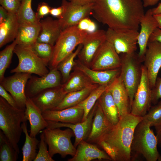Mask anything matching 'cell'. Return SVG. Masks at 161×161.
<instances>
[{
    "label": "cell",
    "mask_w": 161,
    "mask_h": 161,
    "mask_svg": "<svg viewBox=\"0 0 161 161\" xmlns=\"http://www.w3.org/2000/svg\"><path fill=\"white\" fill-rule=\"evenodd\" d=\"M144 7L141 0H94L92 14L108 28L138 31Z\"/></svg>",
    "instance_id": "obj_1"
},
{
    "label": "cell",
    "mask_w": 161,
    "mask_h": 161,
    "mask_svg": "<svg viewBox=\"0 0 161 161\" xmlns=\"http://www.w3.org/2000/svg\"><path fill=\"white\" fill-rule=\"evenodd\" d=\"M143 120V117L135 116L130 113L123 115L120 117L117 123L100 139L114 149L118 161L131 160V147L134 130Z\"/></svg>",
    "instance_id": "obj_2"
},
{
    "label": "cell",
    "mask_w": 161,
    "mask_h": 161,
    "mask_svg": "<svg viewBox=\"0 0 161 161\" xmlns=\"http://www.w3.org/2000/svg\"><path fill=\"white\" fill-rule=\"evenodd\" d=\"M24 121H27L25 110L12 106L0 96V129L18 154V143L23 132L21 124Z\"/></svg>",
    "instance_id": "obj_3"
},
{
    "label": "cell",
    "mask_w": 161,
    "mask_h": 161,
    "mask_svg": "<svg viewBox=\"0 0 161 161\" xmlns=\"http://www.w3.org/2000/svg\"><path fill=\"white\" fill-rule=\"evenodd\" d=\"M88 33L80 29L77 25L62 30L54 45L53 56L48 65L49 69L56 68L77 46L82 44Z\"/></svg>",
    "instance_id": "obj_4"
},
{
    "label": "cell",
    "mask_w": 161,
    "mask_h": 161,
    "mask_svg": "<svg viewBox=\"0 0 161 161\" xmlns=\"http://www.w3.org/2000/svg\"><path fill=\"white\" fill-rule=\"evenodd\" d=\"M151 124L143 120L136 127L131 145V152L142 155L147 161H156L158 152L156 135L150 128Z\"/></svg>",
    "instance_id": "obj_5"
},
{
    "label": "cell",
    "mask_w": 161,
    "mask_h": 161,
    "mask_svg": "<svg viewBox=\"0 0 161 161\" xmlns=\"http://www.w3.org/2000/svg\"><path fill=\"white\" fill-rule=\"evenodd\" d=\"M120 76L129 95L131 107L142 76V62L135 52L122 53Z\"/></svg>",
    "instance_id": "obj_6"
},
{
    "label": "cell",
    "mask_w": 161,
    "mask_h": 161,
    "mask_svg": "<svg viewBox=\"0 0 161 161\" xmlns=\"http://www.w3.org/2000/svg\"><path fill=\"white\" fill-rule=\"evenodd\" d=\"M42 132L51 157H52L56 154H59L62 158L68 155L73 157L75 155L76 148L71 140L75 134L71 129L67 128L62 130L60 128H46Z\"/></svg>",
    "instance_id": "obj_7"
},
{
    "label": "cell",
    "mask_w": 161,
    "mask_h": 161,
    "mask_svg": "<svg viewBox=\"0 0 161 161\" xmlns=\"http://www.w3.org/2000/svg\"><path fill=\"white\" fill-rule=\"evenodd\" d=\"M14 52L18 58V63L16 67L10 71L11 73L34 74L43 76L49 72V71L47 68L48 64L39 58L30 46L17 44Z\"/></svg>",
    "instance_id": "obj_8"
},
{
    "label": "cell",
    "mask_w": 161,
    "mask_h": 161,
    "mask_svg": "<svg viewBox=\"0 0 161 161\" xmlns=\"http://www.w3.org/2000/svg\"><path fill=\"white\" fill-rule=\"evenodd\" d=\"M139 33L137 30L108 28L106 31V40L112 45L119 55L132 53L137 50Z\"/></svg>",
    "instance_id": "obj_9"
},
{
    "label": "cell",
    "mask_w": 161,
    "mask_h": 161,
    "mask_svg": "<svg viewBox=\"0 0 161 161\" xmlns=\"http://www.w3.org/2000/svg\"><path fill=\"white\" fill-rule=\"evenodd\" d=\"M151 89L146 68L142 65L141 79L134 95L130 113L135 116L143 117L151 107Z\"/></svg>",
    "instance_id": "obj_10"
},
{
    "label": "cell",
    "mask_w": 161,
    "mask_h": 161,
    "mask_svg": "<svg viewBox=\"0 0 161 161\" xmlns=\"http://www.w3.org/2000/svg\"><path fill=\"white\" fill-rule=\"evenodd\" d=\"M120 57L112 45L106 40L97 50L89 67L103 71L120 68Z\"/></svg>",
    "instance_id": "obj_11"
},
{
    "label": "cell",
    "mask_w": 161,
    "mask_h": 161,
    "mask_svg": "<svg viewBox=\"0 0 161 161\" xmlns=\"http://www.w3.org/2000/svg\"><path fill=\"white\" fill-rule=\"evenodd\" d=\"M15 73L12 76L4 77L0 82V85L13 96L19 108L25 110L27 98L25 94V88L32 74Z\"/></svg>",
    "instance_id": "obj_12"
},
{
    "label": "cell",
    "mask_w": 161,
    "mask_h": 161,
    "mask_svg": "<svg viewBox=\"0 0 161 161\" xmlns=\"http://www.w3.org/2000/svg\"><path fill=\"white\" fill-rule=\"evenodd\" d=\"M61 73L56 68L50 69L45 76H32L26 86V96L31 98L45 89L61 85Z\"/></svg>",
    "instance_id": "obj_13"
},
{
    "label": "cell",
    "mask_w": 161,
    "mask_h": 161,
    "mask_svg": "<svg viewBox=\"0 0 161 161\" xmlns=\"http://www.w3.org/2000/svg\"><path fill=\"white\" fill-rule=\"evenodd\" d=\"M93 3L84 5L73 4L66 0H62L64 12L61 17L58 19L63 30L77 25L83 19L92 14Z\"/></svg>",
    "instance_id": "obj_14"
},
{
    "label": "cell",
    "mask_w": 161,
    "mask_h": 161,
    "mask_svg": "<svg viewBox=\"0 0 161 161\" xmlns=\"http://www.w3.org/2000/svg\"><path fill=\"white\" fill-rule=\"evenodd\" d=\"M151 89L154 86L161 68V43L148 41L143 61Z\"/></svg>",
    "instance_id": "obj_15"
},
{
    "label": "cell",
    "mask_w": 161,
    "mask_h": 161,
    "mask_svg": "<svg viewBox=\"0 0 161 161\" xmlns=\"http://www.w3.org/2000/svg\"><path fill=\"white\" fill-rule=\"evenodd\" d=\"M106 41V31L97 30L88 33L82 44V47L78 55L80 60L89 67L97 50L101 44Z\"/></svg>",
    "instance_id": "obj_16"
},
{
    "label": "cell",
    "mask_w": 161,
    "mask_h": 161,
    "mask_svg": "<svg viewBox=\"0 0 161 161\" xmlns=\"http://www.w3.org/2000/svg\"><path fill=\"white\" fill-rule=\"evenodd\" d=\"M62 85L45 89L31 98L42 113L54 109L61 102L66 94L63 90Z\"/></svg>",
    "instance_id": "obj_17"
},
{
    "label": "cell",
    "mask_w": 161,
    "mask_h": 161,
    "mask_svg": "<svg viewBox=\"0 0 161 161\" xmlns=\"http://www.w3.org/2000/svg\"><path fill=\"white\" fill-rule=\"evenodd\" d=\"M96 104L90 112L86 119L80 123L74 124L47 120L48 125L47 128H56L66 127L71 129L74 133L75 140L74 145L76 148L82 140L87 138L90 132L93 118L96 109Z\"/></svg>",
    "instance_id": "obj_18"
},
{
    "label": "cell",
    "mask_w": 161,
    "mask_h": 161,
    "mask_svg": "<svg viewBox=\"0 0 161 161\" xmlns=\"http://www.w3.org/2000/svg\"><path fill=\"white\" fill-rule=\"evenodd\" d=\"M140 24L141 29L137 39V44L139 48L138 55L139 59L142 62L150 37L158 27L157 22L154 16L151 9L147 10L141 18Z\"/></svg>",
    "instance_id": "obj_19"
},
{
    "label": "cell",
    "mask_w": 161,
    "mask_h": 161,
    "mask_svg": "<svg viewBox=\"0 0 161 161\" xmlns=\"http://www.w3.org/2000/svg\"><path fill=\"white\" fill-rule=\"evenodd\" d=\"M75 62L74 69L83 72L94 83L108 86L120 75V68L106 70H96L92 69L79 60Z\"/></svg>",
    "instance_id": "obj_20"
},
{
    "label": "cell",
    "mask_w": 161,
    "mask_h": 161,
    "mask_svg": "<svg viewBox=\"0 0 161 161\" xmlns=\"http://www.w3.org/2000/svg\"><path fill=\"white\" fill-rule=\"evenodd\" d=\"M42 114L47 120L76 124L82 122L84 111L77 105L61 110H47Z\"/></svg>",
    "instance_id": "obj_21"
},
{
    "label": "cell",
    "mask_w": 161,
    "mask_h": 161,
    "mask_svg": "<svg viewBox=\"0 0 161 161\" xmlns=\"http://www.w3.org/2000/svg\"><path fill=\"white\" fill-rule=\"evenodd\" d=\"M107 89L111 93L117 107L120 117L130 113L131 107L128 92L120 76L108 86Z\"/></svg>",
    "instance_id": "obj_22"
},
{
    "label": "cell",
    "mask_w": 161,
    "mask_h": 161,
    "mask_svg": "<svg viewBox=\"0 0 161 161\" xmlns=\"http://www.w3.org/2000/svg\"><path fill=\"white\" fill-rule=\"evenodd\" d=\"M96 109L92 128L86 141L89 143H97L101 137L110 130L113 126L106 117L98 100L96 103Z\"/></svg>",
    "instance_id": "obj_23"
},
{
    "label": "cell",
    "mask_w": 161,
    "mask_h": 161,
    "mask_svg": "<svg viewBox=\"0 0 161 161\" xmlns=\"http://www.w3.org/2000/svg\"><path fill=\"white\" fill-rule=\"evenodd\" d=\"M25 117L30 123L31 137H36L40 131L48 126L47 121L43 117L42 112L29 97L27 98Z\"/></svg>",
    "instance_id": "obj_24"
},
{
    "label": "cell",
    "mask_w": 161,
    "mask_h": 161,
    "mask_svg": "<svg viewBox=\"0 0 161 161\" xmlns=\"http://www.w3.org/2000/svg\"><path fill=\"white\" fill-rule=\"evenodd\" d=\"M95 159L112 160L105 151L83 140L78 145L75 155L68 161H90Z\"/></svg>",
    "instance_id": "obj_25"
},
{
    "label": "cell",
    "mask_w": 161,
    "mask_h": 161,
    "mask_svg": "<svg viewBox=\"0 0 161 161\" xmlns=\"http://www.w3.org/2000/svg\"><path fill=\"white\" fill-rule=\"evenodd\" d=\"M40 22L41 29L37 41L54 46L62 30L58 19L48 17Z\"/></svg>",
    "instance_id": "obj_26"
},
{
    "label": "cell",
    "mask_w": 161,
    "mask_h": 161,
    "mask_svg": "<svg viewBox=\"0 0 161 161\" xmlns=\"http://www.w3.org/2000/svg\"><path fill=\"white\" fill-rule=\"evenodd\" d=\"M19 26L17 13L8 12L7 19L0 24V48L15 40Z\"/></svg>",
    "instance_id": "obj_27"
},
{
    "label": "cell",
    "mask_w": 161,
    "mask_h": 161,
    "mask_svg": "<svg viewBox=\"0 0 161 161\" xmlns=\"http://www.w3.org/2000/svg\"><path fill=\"white\" fill-rule=\"evenodd\" d=\"M41 29L38 24H19L15 40L17 44L31 46L37 41Z\"/></svg>",
    "instance_id": "obj_28"
},
{
    "label": "cell",
    "mask_w": 161,
    "mask_h": 161,
    "mask_svg": "<svg viewBox=\"0 0 161 161\" xmlns=\"http://www.w3.org/2000/svg\"><path fill=\"white\" fill-rule=\"evenodd\" d=\"M97 100L106 118L112 125H116L120 119L119 114L112 96L107 89Z\"/></svg>",
    "instance_id": "obj_29"
},
{
    "label": "cell",
    "mask_w": 161,
    "mask_h": 161,
    "mask_svg": "<svg viewBox=\"0 0 161 161\" xmlns=\"http://www.w3.org/2000/svg\"><path fill=\"white\" fill-rule=\"evenodd\" d=\"M93 83L83 72L77 70L70 74L67 81L62 85L63 89L66 94L82 90L93 84Z\"/></svg>",
    "instance_id": "obj_30"
},
{
    "label": "cell",
    "mask_w": 161,
    "mask_h": 161,
    "mask_svg": "<svg viewBox=\"0 0 161 161\" xmlns=\"http://www.w3.org/2000/svg\"><path fill=\"white\" fill-rule=\"evenodd\" d=\"M99 85L95 83L82 90L66 94L59 105L53 110H61L78 104L84 100Z\"/></svg>",
    "instance_id": "obj_31"
},
{
    "label": "cell",
    "mask_w": 161,
    "mask_h": 161,
    "mask_svg": "<svg viewBox=\"0 0 161 161\" xmlns=\"http://www.w3.org/2000/svg\"><path fill=\"white\" fill-rule=\"evenodd\" d=\"M27 121H24L21 124L23 132L25 136V141L22 148V161H32L34 160L37 155L36 150L40 141L36 137H32L29 134Z\"/></svg>",
    "instance_id": "obj_32"
},
{
    "label": "cell",
    "mask_w": 161,
    "mask_h": 161,
    "mask_svg": "<svg viewBox=\"0 0 161 161\" xmlns=\"http://www.w3.org/2000/svg\"><path fill=\"white\" fill-rule=\"evenodd\" d=\"M32 0H21L17 14L19 24H38L40 21L36 17L32 7Z\"/></svg>",
    "instance_id": "obj_33"
},
{
    "label": "cell",
    "mask_w": 161,
    "mask_h": 161,
    "mask_svg": "<svg viewBox=\"0 0 161 161\" xmlns=\"http://www.w3.org/2000/svg\"><path fill=\"white\" fill-rule=\"evenodd\" d=\"M82 46V44L78 46L75 52H73L64 59L57 65L56 68L61 73L63 83H65L69 78L70 72L76 64L74 59L80 52Z\"/></svg>",
    "instance_id": "obj_34"
},
{
    "label": "cell",
    "mask_w": 161,
    "mask_h": 161,
    "mask_svg": "<svg viewBox=\"0 0 161 161\" xmlns=\"http://www.w3.org/2000/svg\"><path fill=\"white\" fill-rule=\"evenodd\" d=\"M108 86L99 85L83 101L77 105L83 110L84 115L82 122L87 118L89 114L103 92L107 89Z\"/></svg>",
    "instance_id": "obj_35"
},
{
    "label": "cell",
    "mask_w": 161,
    "mask_h": 161,
    "mask_svg": "<svg viewBox=\"0 0 161 161\" xmlns=\"http://www.w3.org/2000/svg\"><path fill=\"white\" fill-rule=\"evenodd\" d=\"M18 154L7 137L0 131V161H16Z\"/></svg>",
    "instance_id": "obj_36"
},
{
    "label": "cell",
    "mask_w": 161,
    "mask_h": 161,
    "mask_svg": "<svg viewBox=\"0 0 161 161\" xmlns=\"http://www.w3.org/2000/svg\"><path fill=\"white\" fill-rule=\"evenodd\" d=\"M17 44L15 40L0 52V82L4 77L5 72L11 62L14 48Z\"/></svg>",
    "instance_id": "obj_37"
},
{
    "label": "cell",
    "mask_w": 161,
    "mask_h": 161,
    "mask_svg": "<svg viewBox=\"0 0 161 161\" xmlns=\"http://www.w3.org/2000/svg\"><path fill=\"white\" fill-rule=\"evenodd\" d=\"M54 47L48 43L37 41L30 46L33 52L48 65L53 56Z\"/></svg>",
    "instance_id": "obj_38"
},
{
    "label": "cell",
    "mask_w": 161,
    "mask_h": 161,
    "mask_svg": "<svg viewBox=\"0 0 161 161\" xmlns=\"http://www.w3.org/2000/svg\"><path fill=\"white\" fill-rule=\"evenodd\" d=\"M143 120L149 122L151 126H155L161 122V100L151 107Z\"/></svg>",
    "instance_id": "obj_39"
},
{
    "label": "cell",
    "mask_w": 161,
    "mask_h": 161,
    "mask_svg": "<svg viewBox=\"0 0 161 161\" xmlns=\"http://www.w3.org/2000/svg\"><path fill=\"white\" fill-rule=\"evenodd\" d=\"M39 144V150L34 161H54L50 156L47 148L44 134L41 133Z\"/></svg>",
    "instance_id": "obj_40"
},
{
    "label": "cell",
    "mask_w": 161,
    "mask_h": 161,
    "mask_svg": "<svg viewBox=\"0 0 161 161\" xmlns=\"http://www.w3.org/2000/svg\"><path fill=\"white\" fill-rule=\"evenodd\" d=\"M77 26L80 29L86 31L88 33L93 32L97 30L96 24L89 17L81 20Z\"/></svg>",
    "instance_id": "obj_41"
},
{
    "label": "cell",
    "mask_w": 161,
    "mask_h": 161,
    "mask_svg": "<svg viewBox=\"0 0 161 161\" xmlns=\"http://www.w3.org/2000/svg\"><path fill=\"white\" fill-rule=\"evenodd\" d=\"M21 2L17 0H0L1 6L8 12L17 13Z\"/></svg>",
    "instance_id": "obj_42"
},
{
    "label": "cell",
    "mask_w": 161,
    "mask_h": 161,
    "mask_svg": "<svg viewBox=\"0 0 161 161\" xmlns=\"http://www.w3.org/2000/svg\"><path fill=\"white\" fill-rule=\"evenodd\" d=\"M161 98V78L157 77L154 87L151 89V102L155 105Z\"/></svg>",
    "instance_id": "obj_43"
},
{
    "label": "cell",
    "mask_w": 161,
    "mask_h": 161,
    "mask_svg": "<svg viewBox=\"0 0 161 161\" xmlns=\"http://www.w3.org/2000/svg\"><path fill=\"white\" fill-rule=\"evenodd\" d=\"M97 143L103 149L112 160L118 161L117 155L113 148L107 142L102 139H100Z\"/></svg>",
    "instance_id": "obj_44"
},
{
    "label": "cell",
    "mask_w": 161,
    "mask_h": 161,
    "mask_svg": "<svg viewBox=\"0 0 161 161\" xmlns=\"http://www.w3.org/2000/svg\"><path fill=\"white\" fill-rule=\"evenodd\" d=\"M51 8L47 3L44 2L40 3L38 5L37 12L35 13L37 18L40 20L41 18L49 14Z\"/></svg>",
    "instance_id": "obj_45"
},
{
    "label": "cell",
    "mask_w": 161,
    "mask_h": 161,
    "mask_svg": "<svg viewBox=\"0 0 161 161\" xmlns=\"http://www.w3.org/2000/svg\"><path fill=\"white\" fill-rule=\"evenodd\" d=\"M0 95L12 106L20 109L16 102L10 94H9L4 87L0 85Z\"/></svg>",
    "instance_id": "obj_46"
},
{
    "label": "cell",
    "mask_w": 161,
    "mask_h": 161,
    "mask_svg": "<svg viewBox=\"0 0 161 161\" xmlns=\"http://www.w3.org/2000/svg\"><path fill=\"white\" fill-rule=\"evenodd\" d=\"M64 8L61 5V6L56 8H51L49 14L52 16L57 18L58 19L60 18L63 15Z\"/></svg>",
    "instance_id": "obj_47"
},
{
    "label": "cell",
    "mask_w": 161,
    "mask_h": 161,
    "mask_svg": "<svg viewBox=\"0 0 161 161\" xmlns=\"http://www.w3.org/2000/svg\"><path fill=\"white\" fill-rule=\"evenodd\" d=\"M157 41L161 43V29L157 28L151 35L148 41Z\"/></svg>",
    "instance_id": "obj_48"
},
{
    "label": "cell",
    "mask_w": 161,
    "mask_h": 161,
    "mask_svg": "<svg viewBox=\"0 0 161 161\" xmlns=\"http://www.w3.org/2000/svg\"><path fill=\"white\" fill-rule=\"evenodd\" d=\"M154 127L156 130L158 145L159 147L161 148V122Z\"/></svg>",
    "instance_id": "obj_49"
},
{
    "label": "cell",
    "mask_w": 161,
    "mask_h": 161,
    "mask_svg": "<svg viewBox=\"0 0 161 161\" xmlns=\"http://www.w3.org/2000/svg\"><path fill=\"white\" fill-rule=\"evenodd\" d=\"M8 15V12L2 6L0 7V24L5 21Z\"/></svg>",
    "instance_id": "obj_50"
},
{
    "label": "cell",
    "mask_w": 161,
    "mask_h": 161,
    "mask_svg": "<svg viewBox=\"0 0 161 161\" xmlns=\"http://www.w3.org/2000/svg\"><path fill=\"white\" fill-rule=\"evenodd\" d=\"M69 1L73 4L84 5L93 3L94 0H68Z\"/></svg>",
    "instance_id": "obj_51"
},
{
    "label": "cell",
    "mask_w": 161,
    "mask_h": 161,
    "mask_svg": "<svg viewBox=\"0 0 161 161\" xmlns=\"http://www.w3.org/2000/svg\"><path fill=\"white\" fill-rule=\"evenodd\" d=\"M160 0H143L144 7H147L156 4Z\"/></svg>",
    "instance_id": "obj_52"
},
{
    "label": "cell",
    "mask_w": 161,
    "mask_h": 161,
    "mask_svg": "<svg viewBox=\"0 0 161 161\" xmlns=\"http://www.w3.org/2000/svg\"><path fill=\"white\" fill-rule=\"evenodd\" d=\"M151 9L153 15L161 14V3H160L157 7Z\"/></svg>",
    "instance_id": "obj_53"
},
{
    "label": "cell",
    "mask_w": 161,
    "mask_h": 161,
    "mask_svg": "<svg viewBox=\"0 0 161 161\" xmlns=\"http://www.w3.org/2000/svg\"><path fill=\"white\" fill-rule=\"evenodd\" d=\"M153 16L157 22L158 28L161 29V14L154 15Z\"/></svg>",
    "instance_id": "obj_54"
},
{
    "label": "cell",
    "mask_w": 161,
    "mask_h": 161,
    "mask_svg": "<svg viewBox=\"0 0 161 161\" xmlns=\"http://www.w3.org/2000/svg\"><path fill=\"white\" fill-rule=\"evenodd\" d=\"M158 161H161V156H160V157H159L158 159Z\"/></svg>",
    "instance_id": "obj_55"
},
{
    "label": "cell",
    "mask_w": 161,
    "mask_h": 161,
    "mask_svg": "<svg viewBox=\"0 0 161 161\" xmlns=\"http://www.w3.org/2000/svg\"><path fill=\"white\" fill-rule=\"evenodd\" d=\"M18 0V1H19L20 2H21V0Z\"/></svg>",
    "instance_id": "obj_56"
}]
</instances>
